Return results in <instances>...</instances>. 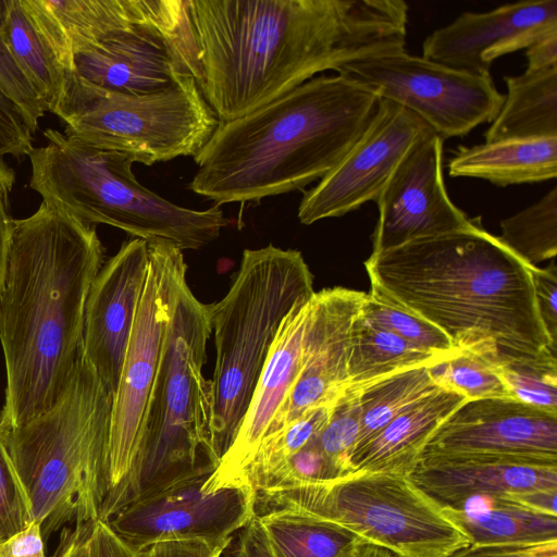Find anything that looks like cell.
Returning a JSON list of instances; mask_svg holds the SVG:
<instances>
[{
    "mask_svg": "<svg viewBox=\"0 0 557 557\" xmlns=\"http://www.w3.org/2000/svg\"><path fill=\"white\" fill-rule=\"evenodd\" d=\"M201 78L220 123L315 74L405 50L403 0H187Z\"/></svg>",
    "mask_w": 557,
    "mask_h": 557,
    "instance_id": "obj_1",
    "label": "cell"
},
{
    "mask_svg": "<svg viewBox=\"0 0 557 557\" xmlns=\"http://www.w3.org/2000/svg\"><path fill=\"white\" fill-rule=\"evenodd\" d=\"M370 295L422 318L497 367L557 357L530 264L482 224L371 253Z\"/></svg>",
    "mask_w": 557,
    "mask_h": 557,
    "instance_id": "obj_2",
    "label": "cell"
},
{
    "mask_svg": "<svg viewBox=\"0 0 557 557\" xmlns=\"http://www.w3.org/2000/svg\"><path fill=\"white\" fill-rule=\"evenodd\" d=\"M103 264L94 225L40 203L14 219L0 287L7 385L0 429L47 411L70 381L83 345L85 308Z\"/></svg>",
    "mask_w": 557,
    "mask_h": 557,
    "instance_id": "obj_3",
    "label": "cell"
},
{
    "mask_svg": "<svg viewBox=\"0 0 557 557\" xmlns=\"http://www.w3.org/2000/svg\"><path fill=\"white\" fill-rule=\"evenodd\" d=\"M380 98L337 74L313 77L276 100L220 123L194 157L188 188L216 206L302 190L346 156Z\"/></svg>",
    "mask_w": 557,
    "mask_h": 557,
    "instance_id": "obj_4",
    "label": "cell"
},
{
    "mask_svg": "<svg viewBox=\"0 0 557 557\" xmlns=\"http://www.w3.org/2000/svg\"><path fill=\"white\" fill-rule=\"evenodd\" d=\"M113 395L83 345L57 401L0 435L45 542L64 528L92 524L110 490Z\"/></svg>",
    "mask_w": 557,
    "mask_h": 557,
    "instance_id": "obj_5",
    "label": "cell"
},
{
    "mask_svg": "<svg viewBox=\"0 0 557 557\" xmlns=\"http://www.w3.org/2000/svg\"><path fill=\"white\" fill-rule=\"evenodd\" d=\"M210 335V305L195 297L184 276L176 287L137 456L107 494L98 520L207 466H218L211 445V381L202 373Z\"/></svg>",
    "mask_w": 557,
    "mask_h": 557,
    "instance_id": "obj_6",
    "label": "cell"
},
{
    "mask_svg": "<svg viewBox=\"0 0 557 557\" xmlns=\"http://www.w3.org/2000/svg\"><path fill=\"white\" fill-rule=\"evenodd\" d=\"M34 147L29 187L41 202L81 222L107 224L147 243L165 240L182 251L213 243L227 225L219 206H177L141 185L129 156L86 145L53 128Z\"/></svg>",
    "mask_w": 557,
    "mask_h": 557,
    "instance_id": "obj_7",
    "label": "cell"
},
{
    "mask_svg": "<svg viewBox=\"0 0 557 557\" xmlns=\"http://www.w3.org/2000/svg\"><path fill=\"white\" fill-rule=\"evenodd\" d=\"M313 294V277L301 252L270 244L244 250L228 292L210 305L216 352L210 379L211 445L218 465L243 423L280 325Z\"/></svg>",
    "mask_w": 557,
    "mask_h": 557,
    "instance_id": "obj_8",
    "label": "cell"
},
{
    "mask_svg": "<svg viewBox=\"0 0 557 557\" xmlns=\"http://www.w3.org/2000/svg\"><path fill=\"white\" fill-rule=\"evenodd\" d=\"M53 114L66 136L145 165L195 157L220 124L193 75L161 91L132 95L101 88L72 72Z\"/></svg>",
    "mask_w": 557,
    "mask_h": 557,
    "instance_id": "obj_9",
    "label": "cell"
},
{
    "mask_svg": "<svg viewBox=\"0 0 557 557\" xmlns=\"http://www.w3.org/2000/svg\"><path fill=\"white\" fill-rule=\"evenodd\" d=\"M260 503L333 521L404 557H448L469 545L443 505L406 474L354 472L332 482L259 493Z\"/></svg>",
    "mask_w": 557,
    "mask_h": 557,
    "instance_id": "obj_10",
    "label": "cell"
},
{
    "mask_svg": "<svg viewBox=\"0 0 557 557\" xmlns=\"http://www.w3.org/2000/svg\"><path fill=\"white\" fill-rule=\"evenodd\" d=\"M147 244V276L112 401L110 490L126 476L137 456L176 287L187 270L175 245L165 240Z\"/></svg>",
    "mask_w": 557,
    "mask_h": 557,
    "instance_id": "obj_11",
    "label": "cell"
},
{
    "mask_svg": "<svg viewBox=\"0 0 557 557\" xmlns=\"http://www.w3.org/2000/svg\"><path fill=\"white\" fill-rule=\"evenodd\" d=\"M337 74L411 111L444 140L491 123L505 99L491 75L456 70L405 50L349 62Z\"/></svg>",
    "mask_w": 557,
    "mask_h": 557,
    "instance_id": "obj_12",
    "label": "cell"
},
{
    "mask_svg": "<svg viewBox=\"0 0 557 557\" xmlns=\"http://www.w3.org/2000/svg\"><path fill=\"white\" fill-rule=\"evenodd\" d=\"M207 466L119 509L104 523L133 552L161 541L230 544L257 513L251 484L207 491Z\"/></svg>",
    "mask_w": 557,
    "mask_h": 557,
    "instance_id": "obj_13",
    "label": "cell"
},
{
    "mask_svg": "<svg viewBox=\"0 0 557 557\" xmlns=\"http://www.w3.org/2000/svg\"><path fill=\"white\" fill-rule=\"evenodd\" d=\"M434 132L418 115L386 99L357 143L319 183L304 193L300 223L342 216L375 201L410 148Z\"/></svg>",
    "mask_w": 557,
    "mask_h": 557,
    "instance_id": "obj_14",
    "label": "cell"
},
{
    "mask_svg": "<svg viewBox=\"0 0 557 557\" xmlns=\"http://www.w3.org/2000/svg\"><path fill=\"white\" fill-rule=\"evenodd\" d=\"M443 146L444 139L432 132L417 141L399 162L376 200L379 219L371 253L481 224L480 216L470 219L447 194Z\"/></svg>",
    "mask_w": 557,
    "mask_h": 557,
    "instance_id": "obj_15",
    "label": "cell"
},
{
    "mask_svg": "<svg viewBox=\"0 0 557 557\" xmlns=\"http://www.w3.org/2000/svg\"><path fill=\"white\" fill-rule=\"evenodd\" d=\"M366 298L363 292L339 286L314 292L309 301L300 370L262 440L310 409L332 406L347 388L351 330Z\"/></svg>",
    "mask_w": 557,
    "mask_h": 557,
    "instance_id": "obj_16",
    "label": "cell"
},
{
    "mask_svg": "<svg viewBox=\"0 0 557 557\" xmlns=\"http://www.w3.org/2000/svg\"><path fill=\"white\" fill-rule=\"evenodd\" d=\"M432 455L557 463V413L510 398L467 400L440 425L421 457Z\"/></svg>",
    "mask_w": 557,
    "mask_h": 557,
    "instance_id": "obj_17",
    "label": "cell"
},
{
    "mask_svg": "<svg viewBox=\"0 0 557 557\" xmlns=\"http://www.w3.org/2000/svg\"><path fill=\"white\" fill-rule=\"evenodd\" d=\"M149 265L146 240L133 238L102 264L87 297L83 350L115 394Z\"/></svg>",
    "mask_w": 557,
    "mask_h": 557,
    "instance_id": "obj_18",
    "label": "cell"
},
{
    "mask_svg": "<svg viewBox=\"0 0 557 557\" xmlns=\"http://www.w3.org/2000/svg\"><path fill=\"white\" fill-rule=\"evenodd\" d=\"M557 29V0H528L487 12H463L435 29L422 45V57L446 66L491 75L497 58L528 48Z\"/></svg>",
    "mask_w": 557,
    "mask_h": 557,
    "instance_id": "obj_19",
    "label": "cell"
},
{
    "mask_svg": "<svg viewBox=\"0 0 557 557\" xmlns=\"http://www.w3.org/2000/svg\"><path fill=\"white\" fill-rule=\"evenodd\" d=\"M310 299L298 302L280 325L243 423L206 482L207 491L250 484L245 480L249 460L301 367Z\"/></svg>",
    "mask_w": 557,
    "mask_h": 557,
    "instance_id": "obj_20",
    "label": "cell"
},
{
    "mask_svg": "<svg viewBox=\"0 0 557 557\" xmlns=\"http://www.w3.org/2000/svg\"><path fill=\"white\" fill-rule=\"evenodd\" d=\"M412 481L441 505L557 488V463L479 455L422 456Z\"/></svg>",
    "mask_w": 557,
    "mask_h": 557,
    "instance_id": "obj_21",
    "label": "cell"
},
{
    "mask_svg": "<svg viewBox=\"0 0 557 557\" xmlns=\"http://www.w3.org/2000/svg\"><path fill=\"white\" fill-rule=\"evenodd\" d=\"M66 74L74 59L113 30L147 15L158 0H21Z\"/></svg>",
    "mask_w": 557,
    "mask_h": 557,
    "instance_id": "obj_22",
    "label": "cell"
},
{
    "mask_svg": "<svg viewBox=\"0 0 557 557\" xmlns=\"http://www.w3.org/2000/svg\"><path fill=\"white\" fill-rule=\"evenodd\" d=\"M468 398L440 388L413 404L351 455L354 472L410 475L440 425Z\"/></svg>",
    "mask_w": 557,
    "mask_h": 557,
    "instance_id": "obj_23",
    "label": "cell"
},
{
    "mask_svg": "<svg viewBox=\"0 0 557 557\" xmlns=\"http://www.w3.org/2000/svg\"><path fill=\"white\" fill-rule=\"evenodd\" d=\"M451 177H475L498 186L557 176V136L508 138L459 146L447 163Z\"/></svg>",
    "mask_w": 557,
    "mask_h": 557,
    "instance_id": "obj_24",
    "label": "cell"
},
{
    "mask_svg": "<svg viewBox=\"0 0 557 557\" xmlns=\"http://www.w3.org/2000/svg\"><path fill=\"white\" fill-rule=\"evenodd\" d=\"M445 517L469 545L542 544L557 541V516L539 512L504 497H474L443 505Z\"/></svg>",
    "mask_w": 557,
    "mask_h": 557,
    "instance_id": "obj_25",
    "label": "cell"
},
{
    "mask_svg": "<svg viewBox=\"0 0 557 557\" xmlns=\"http://www.w3.org/2000/svg\"><path fill=\"white\" fill-rule=\"evenodd\" d=\"M503 106L485 141L557 136V67L505 76Z\"/></svg>",
    "mask_w": 557,
    "mask_h": 557,
    "instance_id": "obj_26",
    "label": "cell"
},
{
    "mask_svg": "<svg viewBox=\"0 0 557 557\" xmlns=\"http://www.w3.org/2000/svg\"><path fill=\"white\" fill-rule=\"evenodd\" d=\"M273 557H351L364 540L347 528L302 510L258 513Z\"/></svg>",
    "mask_w": 557,
    "mask_h": 557,
    "instance_id": "obj_27",
    "label": "cell"
},
{
    "mask_svg": "<svg viewBox=\"0 0 557 557\" xmlns=\"http://www.w3.org/2000/svg\"><path fill=\"white\" fill-rule=\"evenodd\" d=\"M449 357L412 346L370 323L360 311L351 330L347 388L361 389L392 374L433 366Z\"/></svg>",
    "mask_w": 557,
    "mask_h": 557,
    "instance_id": "obj_28",
    "label": "cell"
},
{
    "mask_svg": "<svg viewBox=\"0 0 557 557\" xmlns=\"http://www.w3.org/2000/svg\"><path fill=\"white\" fill-rule=\"evenodd\" d=\"M0 30L47 111L54 113L64 94L66 73L44 44L21 0H0Z\"/></svg>",
    "mask_w": 557,
    "mask_h": 557,
    "instance_id": "obj_29",
    "label": "cell"
},
{
    "mask_svg": "<svg viewBox=\"0 0 557 557\" xmlns=\"http://www.w3.org/2000/svg\"><path fill=\"white\" fill-rule=\"evenodd\" d=\"M429 367L405 370L359 389L360 431L354 451L413 404L442 388L433 381Z\"/></svg>",
    "mask_w": 557,
    "mask_h": 557,
    "instance_id": "obj_30",
    "label": "cell"
},
{
    "mask_svg": "<svg viewBox=\"0 0 557 557\" xmlns=\"http://www.w3.org/2000/svg\"><path fill=\"white\" fill-rule=\"evenodd\" d=\"M498 239L530 265L553 260L557 253V188L532 206L500 222Z\"/></svg>",
    "mask_w": 557,
    "mask_h": 557,
    "instance_id": "obj_31",
    "label": "cell"
},
{
    "mask_svg": "<svg viewBox=\"0 0 557 557\" xmlns=\"http://www.w3.org/2000/svg\"><path fill=\"white\" fill-rule=\"evenodd\" d=\"M331 407L321 406L310 409L285 429L264 437L246 468V482L258 492L292 456L322 431L329 421Z\"/></svg>",
    "mask_w": 557,
    "mask_h": 557,
    "instance_id": "obj_32",
    "label": "cell"
},
{
    "mask_svg": "<svg viewBox=\"0 0 557 557\" xmlns=\"http://www.w3.org/2000/svg\"><path fill=\"white\" fill-rule=\"evenodd\" d=\"M440 387L455 391L468 400L511 398L497 368L471 352L458 354L429 367Z\"/></svg>",
    "mask_w": 557,
    "mask_h": 557,
    "instance_id": "obj_33",
    "label": "cell"
},
{
    "mask_svg": "<svg viewBox=\"0 0 557 557\" xmlns=\"http://www.w3.org/2000/svg\"><path fill=\"white\" fill-rule=\"evenodd\" d=\"M361 313L370 323L422 350L445 356L461 351L432 323L370 294H367Z\"/></svg>",
    "mask_w": 557,
    "mask_h": 557,
    "instance_id": "obj_34",
    "label": "cell"
},
{
    "mask_svg": "<svg viewBox=\"0 0 557 557\" xmlns=\"http://www.w3.org/2000/svg\"><path fill=\"white\" fill-rule=\"evenodd\" d=\"M359 395V389L346 388L332 405L327 423L313 440L343 478L354 473L350 459L360 431Z\"/></svg>",
    "mask_w": 557,
    "mask_h": 557,
    "instance_id": "obj_35",
    "label": "cell"
},
{
    "mask_svg": "<svg viewBox=\"0 0 557 557\" xmlns=\"http://www.w3.org/2000/svg\"><path fill=\"white\" fill-rule=\"evenodd\" d=\"M512 399L557 413V357L497 367Z\"/></svg>",
    "mask_w": 557,
    "mask_h": 557,
    "instance_id": "obj_36",
    "label": "cell"
},
{
    "mask_svg": "<svg viewBox=\"0 0 557 557\" xmlns=\"http://www.w3.org/2000/svg\"><path fill=\"white\" fill-rule=\"evenodd\" d=\"M0 90L17 108L29 131L39 128L47 107L14 58L0 30Z\"/></svg>",
    "mask_w": 557,
    "mask_h": 557,
    "instance_id": "obj_37",
    "label": "cell"
},
{
    "mask_svg": "<svg viewBox=\"0 0 557 557\" xmlns=\"http://www.w3.org/2000/svg\"><path fill=\"white\" fill-rule=\"evenodd\" d=\"M32 522L30 508L0 435V542Z\"/></svg>",
    "mask_w": 557,
    "mask_h": 557,
    "instance_id": "obj_38",
    "label": "cell"
},
{
    "mask_svg": "<svg viewBox=\"0 0 557 557\" xmlns=\"http://www.w3.org/2000/svg\"><path fill=\"white\" fill-rule=\"evenodd\" d=\"M34 149V134L17 108L0 90V160H22Z\"/></svg>",
    "mask_w": 557,
    "mask_h": 557,
    "instance_id": "obj_39",
    "label": "cell"
},
{
    "mask_svg": "<svg viewBox=\"0 0 557 557\" xmlns=\"http://www.w3.org/2000/svg\"><path fill=\"white\" fill-rule=\"evenodd\" d=\"M537 311L543 326L557 347V269L555 259L546 268L531 267Z\"/></svg>",
    "mask_w": 557,
    "mask_h": 557,
    "instance_id": "obj_40",
    "label": "cell"
},
{
    "mask_svg": "<svg viewBox=\"0 0 557 557\" xmlns=\"http://www.w3.org/2000/svg\"><path fill=\"white\" fill-rule=\"evenodd\" d=\"M228 545L187 540L161 541L134 552V557H221Z\"/></svg>",
    "mask_w": 557,
    "mask_h": 557,
    "instance_id": "obj_41",
    "label": "cell"
},
{
    "mask_svg": "<svg viewBox=\"0 0 557 557\" xmlns=\"http://www.w3.org/2000/svg\"><path fill=\"white\" fill-rule=\"evenodd\" d=\"M448 557H557V541L542 544L468 545Z\"/></svg>",
    "mask_w": 557,
    "mask_h": 557,
    "instance_id": "obj_42",
    "label": "cell"
},
{
    "mask_svg": "<svg viewBox=\"0 0 557 557\" xmlns=\"http://www.w3.org/2000/svg\"><path fill=\"white\" fill-rule=\"evenodd\" d=\"M223 554L224 557H273L258 513L234 535Z\"/></svg>",
    "mask_w": 557,
    "mask_h": 557,
    "instance_id": "obj_43",
    "label": "cell"
},
{
    "mask_svg": "<svg viewBox=\"0 0 557 557\" xmlns=\"http://www.w3.org/2000/svg\"><path fill=\"white\" fill-rule=\"evenodd\" d=\"M45 543L41 525L32 521L0 542V557H46Z\"/></svg>",
    "mask_w": 557,
    "mask_h": 557,
    "instance_id": "obj_44",
    "label": "cell"
},
{
    "mask_svg": "<svg viewBox=\"0 0 557 557\" xmlns=\"http://www.w3.org/2000/svg\"><path fill=\"white\" fill-rule=\"evenodd\" d=\"M14 184L15 171L4 160H0V287L14 220L10 212V195Z\"/></svg>",
    "mask_w": 557,
    "mask_h": 557,
    "instance_id": "obj_45",
    "label": "cell"
},
{
    "mask_svg": "<svg viewBox=\"0 0 557 557\" xmlns=\"http://www.w3.org/2000/svg\"><path fill=\"white\" fill-rule=\"evenodd\" d=\"M88 557H134L126 546L101 520H97L88 537Z\"/></svg>",
    "mask_w": 557,
    "mask_h": 557,
    "instance_id": "obj_46",
    "label": "cell"
},
{
    "mask_svg": "<svg viewBox=\"0 0 557 557\" xmlns=\"http://www.w3.org/2000/svg\"><path fill=\"white\" fill-rule=\"evenodd\" d=\"M528 72L557 67V29H553L525 49Z\"/></svg>",
    "mask_w": 557,
    "mask_h": 557,
    "instance_id": "obj_47",
    "label": "cell"
},
{
    "mask_svg": "<svg viewBox=\"0 0 557 557\" xmlns=\"http://www.w3.org/2000/svg\"><path fill=\"white\" fill-rule=\"evenodd\" d=\"M556 497L557 488L533 490L504 496V498L515 502L523 507L552 516H557Z\"/></svg>",
    "mask_w": 557,
    "mask_h": 557,
    "instance_id": "obj_48",
    "label": "cell"
},
{
    "mask_svg": "<svg viewBox=\"0 0 557 557\" xmlns=\"http://www.w3.org/2000/svg\"><path fill=\"white\" fill-rule=\"evenodd\" d=\"M351 557H404L382 546L362 543Z\"/></svg>",
    "mask_w": 557,
    "mask_h": 557,
    "instance_id": "obj_49",
    "label": "cell"
}]
</instances>
